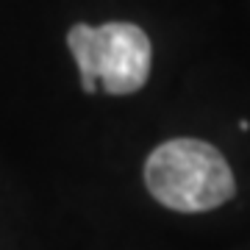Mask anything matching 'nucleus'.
I'll use <instances>...</instances> for the list:
<instances>
[{
  "instance_id": "1",
  "label": "nucleus",
  "mask_w": 250,
  "mask_h": 250,
  "mask_svg": "<svg viewBox=\"0 0 250 250\" xmlns=\"http://www.w3.org/2000/svg\"><path fill=\"white\" fill-rule=\"evenodd\" d=\"M145 184L161 206L184 214L211 211L236 192L225 156L200 139L159 145L145 164Z\"/></svg>"
},
{
  "instance_id": "2",
  "label": "nucleus",
  "mask_w": 250,
  "mask_h": 250,
  "mask_svg": "<svg viewBox=\"0 0 250 250\" xmlns=\"http://www.w3.org/2000/svg\"><path fill=\"white\" fill-rule=\"evenodd\" d=\"M67 45L78 64L83 92L103 86L108 95H131L150 75V39L134 22L72 25Z\"/></svg>"
}]
</instances>
